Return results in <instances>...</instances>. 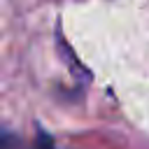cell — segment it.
Listing matches in <instances>:
<instances>
[{
    "instance_id": "cell-1",
    "label": "cell",
    "mask_w": 149,
    "mask_h": 149,
    "mask_svg": "<svg viewBox=\"0 0 149 149\" xmlns=\"http://www.w3.org/2000/svg\"><path fill=\"white\" fill-rule=\"evenodd\" d=\"M35 149H54V144H51V140H49L47 135H40V140H37Z\"/></svg>"
}]
</instances>
